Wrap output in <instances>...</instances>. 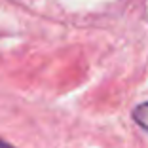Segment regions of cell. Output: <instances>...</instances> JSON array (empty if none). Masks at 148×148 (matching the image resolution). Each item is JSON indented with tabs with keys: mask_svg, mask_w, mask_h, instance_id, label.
<instances>
[{
	"mask_svg": "<svg viewBox=\"0 0 148 148\" xmlns=\"http://www.w3.org/2000/svg\"><path fill=\"white\" fill-rule=\"evenodd\" d=\"M133 118H135V122L139 123L140 127L148 129V103H143L139 105L135 110H133Z\"/></svg>",
	"mask_w": 148,
	"mask_h": 148,
	"instance_id": "cell-1",
	"label": "cell"
},
{
	"mask_svg": "<svg viewBox=\"0 0 148 148\" xmlns=\"http://www.w3.org/2000/svg\"><path fill=\"white\" fill-rule=\"evenodd\" d=\"M0 148H12V146H8L6 143H2V140H0Z\"/></svg>",
	"mask_w": 148,
	"mask_h": 148,
	"instance_id": "cell-2",
	"label": "cell"
}]
</instances>
